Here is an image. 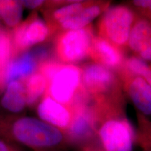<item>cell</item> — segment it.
<instances>
[{
    "mask_svg": "<svg viewBox=\"0 0 151 151\" xmlns=\"http://www.w3.org/2000/svg\"><path fill=\"white\" fill-rule=\"evenodd\" d=\"M48 87V81L41 73H35L29 76L26 83L27 104H35Z\"/></svg>",
    "mask_w": 151,
    "mask_h": 151,
    "instance_id": "obj_16",
    "label": "cell"
},
{
    "mask_svg": "<svg viewBox=\"0 0 151 151\" xmlns=\"http://www.w3.org/2000/svg\"><path fill=\"white\" fill-rule=\"evenodd\" d=\"M122 89L135 106L137 111L151 116V86L141 77L133 74L124 67L116 72Z\"/></svg>",
    "mask_w": 151,
    "mask_h": 151,
    "instance_id": "obj_7",
    "label": "cell"
},
{
    "mask_svg": "<svg viewBox=\"0 0 151 151\" xmlns=\"http://www.w3.org/2000/svg\"><path fill=\"white\" fill-rule=\"evenodd\" d=\"M37 113L43 121L58 128L65 134L70 127L73 118V111L71 106L58 102L50 96L41 101Z\"/></svg>",
    "mask_w": 151,
    "mask_h": 151,
    "instance_id": "obj_9",
    "label": "cell"
},
{
    "mask_svg": "<svg viewBox=\"0 0 151 151\" xmlns=\"http://www.w3.org/2000/svg\"><path fill=\"white\" fill-rule=\"evenodd\" d=\"M22 4L20 1L0 0V17L9 27H16L22 18Z\"/></svg>",
    "mask_w": 151,
    "mask_h": 151,
    "instance_id": "obj_15",
    "label": "cell"
},
{
    "mask_svg": "<svg viewBox=\"0 0 151 151\" xmlns=\"http://www.w3.org/2000/svg\"><path fill=\"white\" fill-rule=\"evenodd\" d=\"M127 4L139 16L151 20V0H132Z\"/></svg>",
    "mask_w": 151,
    "mask_h": 151,
    "instance_id": "obj_21",
    "label": "cell"
},
{
    "mask_svg": "<svg viewBox=\"0 0 151 151\" xmlns=\"http://www.w3.org/2000/svg\"><path fill=\"white\" fill-rule=\"evenodd\" d=\"M0 137L13 139L38 151L69 143L65 132L43 120L24 117L0 123Z\"/></svg>",
    "mask_w": 151,
    "mask_h": 151,
    "instance_id": "obj_2",
    "label": "cell"
},
{
    "mask_svg": "<svg viewBox=\"0 0 151 151\" xmlns=\"http://www.w3.org/2000/svg\"><path fill=\"white\" fill-rule=\"evenodd\" d=\"M127 48L134 56L151 62V20L138 15L130 32Z\"/></svg>",
    "mask_w": 151,
    "mask_h": 151,
    "instance_id": "obj_10",
    "label": "cell"
},
{
    "mask_svg": "<svg viewBox=\"0 0 151 151\" xmlns=\"http://www.w3.org/2000/svg\"><path fill=\"white\" fill-rule=\"evenodd\" d=\"M137 127L136 129V143L141 149H151V120L148 116L137 111Z\"/></svg>",
    "mask_w": 151,
    "mask_h": 151,
    "instance_id": "obj_17",
    "label": "cell"
},
{
    "mask_svg": "<svg viewBox=\"0 0 151 151\" xmlns=\"http://www.w3.org/2000/svg\"><path fill=\"white\" fill-rule=\"evenodd\" d=\"M142 151H151L150 148H144V149H141Z\"/></svg>",
    "mask_w": 151,
    "mask_h": 151,
    "instance_id": "obj_25",
    "label": "cell"
},
{
    "mask_svg": "<svg viewBox=\"0 0 151 151\" xmlns=\"http://www.w3.org/2000/svg\"><path fill=\"white\" fill-rule=\"evenodd\" d=\"M81 90V68L73 65L61 64L48 82L49 96L68 106H71Z\"/></svg>",
    "mask_w": 151,
    "mask_h": 151,
    "instance_id": "obj_6",
    "label": "cell"
},
{
    "mask_svg": "<svg viewBox=\"0 0 151 151\" xmlns=\"http://www.w3.org/2000/svg\"><path fill=\"white\" fill-rule=\"evenodd\" d=\"M26 104L25 88L21 83L16 81L9 83L1 100L4 108L11 112L18 113L23 110Z\"/></svg>",
    "mask_w": 151,
    "mask_h": 151,
    "instance_id": "obj_13",
    "label": "cell"
},
{
    "mask_svg": "<svg viewBox=\"0 0 151 151\" xmlns=\"http://www.w3.org/2000/svg\"><path fill=\"white\" fill-rule=\"evenodd\" d=\"M88 3L89 1H71L53 11L52 14V20L56 25L58 26L62 22L65 21L66 20L74 16L83 9H84Z\"/></svg>",
    "mask_w": 151,
    "mask_h": 151,
    "instance_id": "obj_19",
    "label": "cell"
},
{
    "mask_svg": "<svg viewBox=\"0 0 151 151\" xmlns=\"http://www.w3.org/2000/svg\"><path fill=\"white\" fill-rule=\"evenodd\" d=\"M48 35L49 28L44 22L39 18H33L16 28L14 41L17 48L23 50L42 42Z\"/></svg>",
    "mask_w": 151,
    "mask_h": 151,
    "instance_id": "obj_11",
    "label": "cell"
},
{
    "mask_svg": "<svg viewBox=\"0 0 151 151\" xmlns=\"http://www.w3.org/2000/svg\"><path fill=\"white\" fill-rule=\"evenodd\" d=\"M36 60L33 55L25 53L12 62L6 68L5 81L7 84L22 77L31 76L36 68Z\"/></svg>",
    "mask_w": 151,
    "mask_h": 151,
    "instance_id": "obj_14",
    "label": "cell"
},
{
    "mask_svg": "<svg viewBox=\"0 0 151 151\" xmlns=\"http://www.w3.org/2000/svg\"><path fill=\"white\" fill-rule=\"evenodd\" d=\"M82 151H106L101 145L99 144V141L97 139H94L91 141L82 146Z\"/></svg>",
    "mask_w": 151,
    "mask_h": 151,
    "instance_id": "obj_22",
    "label": "cell"
},
{
    "mask_svg": "<svg viewBox=\"0 0 151 151\" xmlns=\"http://www.w3.org/2000/svg\"><path fill=\"white\" fill-rule=\"evenodd\" d=\"M138 14L127 4L109 6L97 22V36L125 51Z\"/></svg>",
    "mask_w": 151,
    "mask_h": 151,
    "instance_id": "obj_4",
    "label": "cell"
},
{
    "mask_svg": "<svg viewBox=\"0 0 151 151\" xmlns=\"http://www.w3.org/2000/svg\"><path fill=\"white\" fill-rule=\"evenodd\" d=\"M89 58L93 62L117 72L124 67L125 51L95 35L92 39Z\"/></svg>",
    "mask_w": 151,
    "mask_h": 151,
    "instance_id": "obj_8",
    "label": "cell"
},
{
    "mask_svg": "<svg viewBox=\"0 0 151 151\" xmlns=\"http://www.w3.org/2000/svg\"><path fill=\"white\" fill-rule=\"evenodd\" d=\"M92 25L80 29L65 30L55 41V53L62 62L68 65L77 63L89 57L94 37Z\"/></svg>",
    "mask_w": 151,
    "mask_h": 151,
    "instance_id": "obj_5",
    "label": "cell"
},
{
    "mask_svg": "<svg viewBox=\"0 0 151 151\" xmlns=\"http://www.w3.org/2000/svg\"><path fill=\"white\" fill-rule=\"evenodd\" d=\"M92 106L96 120L95 136L101 146L106 151H133L136 130L126 116L124 107Z\"/></svg>",
    "mask_w": 151,
    "mask_h": 151,
    "instance_id": "obj_1",
    "label": "cell"
},
{
    "mask_svg": "<svg viewBox=\"0 0 151 151\" xmlns=\"http://www.w3.org/2000/svg\"><path fill=\"white\" fill-rule=\"evenodd\" d=\"M124 67L133 74L143 78L151 86V62L132 55L127 57Z\"/></svg>",
    "mask_w": 151,
    "mask_h": 151,
    "instance_id": "obj_18",
    "label": "cell"
},
{
    "mask_svg": "<svg viewBox=\"0 0 151 151\" xmlns=\"http://www.w3.org/2000/svg\"><path fill=\"white\" fill-rule=\"evenodd\" d=\"M12 52L11 37L4 31H0V66L8 63Z\"/></svg>",
    "mask_w": 151,
    "mask_h": 151,
    "instance_id": "obj_20",
    "label": "cell"
},
{
    "mask_svg": "<svg viewBox=\"0 0 151 151\" xmlns=\"http://www.w3.org/2000/svg\"><path fill=\"white\" fill-rule=\"evenodd\" d=\"M0 151H16L12 147L7 144L4 141L0 139Z\"/></svg>",
    "mask_w": 151,
    "mask_h": 151,
    "instance_id": "obj_24",
    "label": "cell"
},
{
    "mask_svg": "<svg viewBox=\"0 0 151 151\" xmlns=\"http://www.w3.org/2000/svg\"><path fill=\"white\" fill-rule=\"evenodd\" d=\"M22 6L27 7L28 9H35L40 6L43 3V1L41 0H26V1H20Z\"/></svg>",
    "mask_w": 151,
    "mask_h": 151,
    "instance_id": "obj_23",
    "label": "cell"
},
{
    "mask_svg": "<svg viewBox=\"0 0 151 151\" xmlns=\"http://www.w3.org/2000/svg\"><path fill=\"white\" fill-rule=\"evenodd\" d=\"M81 88L95 103L125 102L121 81L117 73L94 62L81 67Z\"/></svg>",
    "mask_w": 151,
    "mask_h": 151,
    "instance_id": "obj_3",
    "label": "cell"
},
{
    "mask_svg": "<svg viewBox=\"0 0 151 151\" xmlns=\"http://www.w3.org/2000/svg\"><path fill=\"white\" fill-rule=\"evenodd\" d=\"M111 1H89L81 11L60 23L58 27L63 30L80 29L90 25L97 17L101 16L111 6Z\"/></svg>",
    "mask_w": 151,
    "mask_h": 151,
    "instance_id": "obj_12",
    "label": "cell"
}]
</instances>
